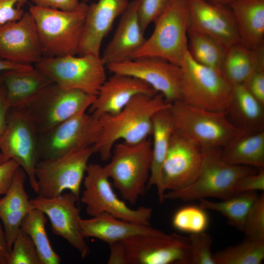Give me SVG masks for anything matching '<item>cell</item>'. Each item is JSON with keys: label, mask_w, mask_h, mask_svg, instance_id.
<instances>
[{"label": "cell", "mask_w": 264, "mask_h": 264, "mask_svg": "<svg viewBox=\"0 0 264 264\" xmlns=\"http://www.w3.org/2000/svg\"><path fill=\"white\" fill-rule=\"evenodd\" d=\"M171 104L159 93L141 94L134 97L118 113L99 117L101 133L94 145L96 153L103 161H107L119 140L133 144L148 138L152 132L153 116Z\"/></svg>", "instance_id": "obj_1"}, {"label": "cell", "mask_w": 264, "mask_h": 264, "mask_svg": "<svg viewBox=\"0 0 264 264\" xmlns=\"http://www.w3.org/2000/svg\"><path fill=\"white\" fill-rule=\"evenodd\" d=\"M88 6L81 2L77 9L71 11L30 6L43 57L78 54Z\"/></svg>", "instance_id": "obj_2"}, {"label": "cell", "mask_w": 264, "mask_h": 264, "mask_svg": "<svg viewBox=\"0 0 264 264\" xmlns=\"http://www.w3.org/2000/svg\"><path fill=\"white\" fill-rule=\"evenodd\" d=\"M169 110L175 131L202 152L225 147L242 132L230 121L226 111L198 108L182 100L171 103Z\"/></svg>", "instance_id": "obj_3"}, {"label": "cell", "mask_w": 264, "mask_h": 264, "mask_svg": "<svg viewBox=\"0 0 264 264\" xmlns=\"http://www.w3.org/2000/svg\"><path fill=\"white\" fill-rule=\"evenodd\" d=\"M109 264H188V238L163 231L109 245Z\"/></svg>", "instance_id": "obj_4"}, {"label": "cell", "mask_w": 264, "mask_h": 264, "mask_svg": "<svg viewBox=\"0 0 264 264\" xmlns=\"http://www.w3.org/2000/svg\"><path fill=\"white\" fill-rule=\"evenodd\" d=\"M150 137L137 143H116L109 163L104 168L122 198L135 204L147 189L152 162Z\"/></svg>", "instance_id": "obj_5"}, {"label": "cell", "mask_w": 264, "mask_h": 264, "mask_svg": "<svg viewBox=\"0 0 264 264\" xmlns=\"http://www.w3.org/2000/svg\"><path fill=\"white\" fill-rule=\"evenodd\" d=\"M220 149L203 152L201 168L196 180L184 189L166 192L164 200L187 202L208 198L224 199L235 195L234 188L238 181L258 171L253 167L225 162L220 157Z\"/></svg>", "instance_id": "obj_6"}, {"label": "cell", "mask_w": 264, "mask_h": 264, "mask_svg": "<svg viewBox=\"0 0 264 264\" xmlns=\"http://www.w3.org/2000/svg\"><path fill=\"white\" fill-rule=\"evenodd\" d=\"M181 99L192 106L213 111H226L233 86L220 70L196 62L188 51L180 65Z\"/></svg>", "instance_id": "obj_7"}, {"label": "cell", "mask_w": 264, "mask_h": 264, "mask_svg": "<svg viewBox=\"0 0 264 264\" xmlns=\"http://www.w3.org/2000/svg\"><path fill=\"white\" fill-rule=\"evenodd\" d=\"M151 36L133 58L154 56L179 66L188 51L189 19L185 0H175L154 22Z\"/></svg>", "instance_id": "obj_8"}, {"label": "cell", "mask_w": 264, "mask_h": 264, "mask_svg": "<svg viewBox=\"0 0 264 264\" xmlns=\"http://www.w3.org/2000/svg\"><path fill=\"white\" fill-rule=\"evenodd\" d=\"M34 66L62 88L95 96L107 79L101 56L92 54L43 57Z\"/></svg>", "instance_id": "obj_9"}, {"label": "cell", "mask_w": 264, "mask_h": 264, "mask_svg": "<svg viewBox=\"0 0 264 264\" xmlns=\"http://www.w3.org/2000/svg\"><path fill=\"white\" fill-rule=\"evenodd\" d=\"M95 97L81 90L65 89L53 83L19 108L27 112L39 136L63 122L86 112Z\"/></svg>", "instance_id": "obj_10"}, {"label": "cell", "mask_w": 264, "mask_h": 264, "mask_svg": "<svg viewBox=\"0 0 264 264\" xmlns=\"http://www.w3.org/2000/svg\"><path fill=\"white\" fill-rule=\"evenodd\" d=\"M84 178L85 190L80 198L86 212L91 217L108 213L119 219L143 224H151V208L129 207L114 192L110 179L103 166L88 164Z\"/></svg>", "instance_id": "obj_11"}, {"label": "cell", "mask_w": 264, "mask_h": 264, "mask_svg": "<svg viewBox=\"0 0 264 264\" xmlns=\"http://www.w3.org/2000/svg\"><path fill=\"white\" fill-rule=\"evenodd\" d=\"M94 153L92 146L59 157L39 160L35 171L38 196L52 198L69 190L80 198L88 162Z\"/></svg>", "instance_id": "obj_12"}, {"label": "cell", "mask_w": 264, "mask_h": 264, "mask_svg": "<svg viewBox=\"0 0 264 264\" xmlns=\"http://www.w3.org/2000/svg\"><path fill=\"white\" fill-rule=\"evenodd\" d=\"M39 135L30 117L22 108H10L6 126L0 135V152L17 162L25 172L31 188L38 194L35 167L39 160Z\"/></svg>", "instance_id": "obj_13"}, {"label": "cell", "mask_w": 264, "mask_h": 264, "mask_svg": "<svg viewBox=\"0 0 264 264\" xmlns=\"http://www.w3.org/2000/svg\"><path fill=\"white\" fill-rule=\"evenodd\" d=\"M100 133L98 118L86 112L77 114L39 136V160L59 157L94 146Z\"/></svg>", "instance_id": "obj_14"}, {"label": "cell", "mask_w": 264, "mask_h": 264, "mask_svg": "<svg viewBox=\"0 0 264 264\" xmlns=\"http://www.w3.org/2000/svg\"><path fill=\"white\" fill-rule=\"evenodd\" d=\"M203 156L201 149L175 130L162 165L157 191L160 203L166 192L184 189L199 173Z\"/></svg>", "instance_id": "obj_15"}, {"label": "cell", "mask_w": 264, "mask_h": 264, "mask_svg": "<svg viewBox=\"0 0 264 264\" xmlns=\"http://www.w3.org/2000/svg\"><path fill=\"white\" fill-rule=\"evenodd\" d=\"M106 66L112 73L129 75L145 82L168 103L181 99V68L164 59L143 56Z\"/></svg>", "instance_id": "obj_16"}, {"label": "cell", "mask_w": 264, "mask_h": 264, "mask_svg": "<svg viewBox=\"0 0 264 264\" xmlns=\"http://www.w3.org/2000/svg\"><path fill=\"white\" fill-rule=\"evenodd\" d=\"M79 199L69 192L52 198L38 196L30 200L34 208L49 218L52 232L66 240L84 259L89 254L90 249L82 232L80 209L76 205Z\"/></svg>", "instance_id": "obj_17"}, {"label": "cell", "mask_w": 264, "mask_h": 264, "mask_svg": "<svg viewBox=\"0 0 264 264\" xmlns=\"http://www.w3.org/2000/svg\"><path fill=\"white\" fill-rule=\"evenodd\" d=\"M189 15V29L213 39L226 50L240 43L229 5L205 0H185Z\"/></svg>", "instance_id": "obj_18"}, {"label": "cell", "mask_w": 264, "mask_h": 264, "mask_svg": "<svg viewBox=\"0 0 264 264\" xmlns=\"http://www.w3.org/2000/svg\"><path fill=\"white\" fill-rule=\"evenodd\" d=\"M43 54L34 20L26 12L19 20L0 25V58L34 66Z\"/></svg>", "instance_id": "obj_19"}, {"label": "cell", "mask_w": 264, "mask_h": 264, "mask_svg": "<svg viewBox=\"0 0 264 264\" xmlns=\"http://www.w3.org/2000/svg\"><path fill=\"white\" fill-rule=\"evenodd\" d=\"M158 92L145 82L133 77L113 73L101 87L89 107L90 114L97 118L120 112L135 96L154 95Z\"/></svg>", "instance_id": "obj_20"}, {"label": "cell", "mask_w": 264, "mask_h": 264, "mask_svg": "<svg viewBox=\"0 0 264 264\" xmlns=\"http://www.w3.org/2000/svg\"><path fill=\"white\" fill-rule=\"evenodd\" d=\"M129 3L128 0H98L88 5L77 55L100 56V48L104 38Z\"/></svg>", "instance_id": "obj_21"}, {"label": "cell", "mask_w": 264, "mask_h": 264, "mask_svg": "<svg viewBox=\"0 0 264 264\" xmlns=\"http://www.w3.org/2000/svg\"><path fill=\"white\" fill-rule=\"evenodd\" d=\"M141 0H132L121 14L115 32L105 48L101 59L106 66L133 59L146 39L138 16Z\"/></svg>", "instance_id": "obj_22"}, {"label": "cell", "mask_w": 264, "mask_h": 264, "mask_svg": "<svg viewBox=\"0 0 264 264\" xmlns=\"http://www.w3.org/2000/svg\"><path fill=\"white\" fill-rule=\"evenodd\" d=\"M82 232L86 238L93 237L109 245L139 235H151L162 231L152 227L117 218L108 213L82 219Z\"/></svg>", "instance_id": "obj_23"}, {"label": "cell", "mask_w": 264, "mask_h": 264, "mask_svg": "<svg viewBox=\"0 0 264 264\" xmlns=\"http://www.w3.org/2000/svg\"><path fill=\"white\" fill-rule=\"evenodd\" d=\"M229 6L241 43L253 50L264 46V0H235Z\"/></svg>", "instance_id": "obj_24"}, {"label": "cell", "mask_w": 264, "mask_h": 264, "mask_svg": "<svg viewBox=\"0 0 264 264\" xmlns=\"http://www.w3.org/2000/svg\"><path fill=\"white\" fill-rule=\"evenodd\" d=\"M2 79L10 108L23 107L53 83L34 66L29 70L2 72Z\"/></svg>", "instance_id": "obj_25"}, {"label": "cell", "mask_w": 264, "mask_h": 264, "mask_svg": "<svg viewBox=\"0 0 264 264\" xmlns=\"http://www.w3.org/2000/svg\"><path fill=\"white\" fill-rule=\"evenodd\" d=\"M226 114L230 121L243 132L264 130V106L249 92L243 84L233 86Z\"/></svg>", "instance_id": "obj_26"}, {"label": "cell", "mask_w": 264, "mask_h": 264, "mask_svg": "<svg viewBox=\"0 0 264 264\" xmlns=\"http://www.w3.org/2000/svg\"><path fill=\"white\" fill-rule=\"evenodd\" d=\"M220 157L227 163L263 169L264 168V131L242 132L220 149Z\"/></svg>", "instance_id": "obj_27"}, {"label": "cell", "mask_w": 264, "mask_h": 264, "mask_svg": "<svg viewBox=\"0 0 264 264\" xmlns=\"http://www.w3.org/2000/svg\"><path fill=\"white\" fill-rule=\"evenodd\" d=\"M264 46L253 50L240 42L226 50L221 71L232 86L244 84L256 70L264 67Z\"/></svg>", "instance_id": "obj_28"}, {"label": "cell", "mask_w": 264, "mask_h": 264, "mask_svg": "<svg viewBox=\"0 0 264 264\" xmlns=\"http://www.w3.org/2000/svg\"><path fill=\"white\" fill-rule=\"evenodd\" d=\"M169 108L159 110L153 117L152 162L147 190L158 185L161 168L175 130Z\"/></svg>", "instance_id": "obj_29"}, {"label": "cell", "mask_w": 264, "mask_h": 264, "mask_svg": "<svg viewBox=\"0 0 264 264\" xmlns=\"http://www.w3.org/2000/svg\"><path fill=\"white\" fill-rule=\"evenodd\" d=\"M46 215L41 210L34 208L23 219L21 229L32 239L41 264H59L61 258L52 248L45 230Z\"/></svg>", "instance_id": "obj_30"}, {"label": "cell", "mask_w": 264, "mask_h": 264, "mask_svg": "<svg viewBox=\"0 0 264 264\" xmlns=\"http://www.w3.org/2000/svg\"><path fill=\"white\" fill-rule=\"evenodd\" d=\"M258 197L255 192H245L220 201L201 199L199 200V206L206 210L220 213L226 218L230 225L243 231L247 214Z\"/></svg>", "instance_id": "obj_31"}, {"label": "cell", "mask_w": 264, "mask_h": 264, "mask_svg": "<svg viewBox=\"0 0 264 264\" xmlns=\"http://www.w3.org/2000/svg\"><path fill=\"white\" fill-rule=\"evenodd\" d=\"M188 51L198 63L221 71L226 50L213 39L189 28Z\"/></svg>", "instance_id": "obj_32"}, {"label": "cell", "mask_w": 264, "mask_h": 264, "mask_svg": "<svg viewBox=\"0 0 264 264\" xmlns=\"http://www.w3.org/2000/svg\"><path fill=\"white\" fill-rule=\"evenodd\" d=\"M215 264H260L264 260V242L248 238L214 254Z\"/></svg>", "instance_id": "obj_33"}, {"label": "cell", "mask_w": 264, "mask_h": 264, "mask_svg": "<svg viewBox=\"0 0 264 264\" xmlns=\"http://www.w3.org/2000/svg\"><path fill=\"white\" fill-rule=\"evenodd\" d=\"M27 176L24 170L19 167L5 196L0 198V217L7 213L34 208L24 188Z\"/></svg>", "instance_id": "obj_34"}, {"label": "cell", "mask_w": 264, "mask_h": 264, "mask_svg": "<svg viewBox=\"0 0 264 264\" xmlns=\"http://www.w3.org/2000/svg\"><path fill=\"white\" fill-rule=\"evenodd\" d=\"M206 211L199 205L182 207L173 217V226L180 232L190 234L204 232L209 223V217Z\"/></svg>", "instance_id": "obj_35"}, {"label": "cell", "mask_w": 264, "mask_h": 264, "mask_svg": "<svg viewBox=\"0 0 264 264\" xmlns=\"http://www.w3.org/2000/svg\"><path fill=\"white\" fill-rule=\"evenodd\" d=\"M6 264H41L32 239L21 229L14 241Z\"/></svg>", "instance_id": "obj_36"}, {"label": "cell", "mask_w": 264, "mask_h": 264, "mask_svg": "<svg viewBox=\"0 0 264 264\" xmlns=\"http://www.w3.org/2000/svg\"><path fill=\"white\" fill-rule=\"evenodd\" d=\"M189 240L188 264H215L211 251L213 240L205 231L191 234Z\"/></svg>", "instance_id": "obj_37"}, {"label": "cell", "mask_w": 264, "mask_h": 264, "mask_svg": "<svg viewBox=\"0 0 264 264\" xmlns=\"http://www.w3.org/2000/svg\"><path fill=\"white\" fill-rule=\"evenodd\" d=\"M246 238L264 242V194L258 196L247 214L243 231Z\"/></svg>", "instance_id": "obj_38"}, {"label": "cell", "mask_w": 264, "mask_h": 264, "mask_svg": "<svg viewBox=\"0 0 264 264\" xmlns=\"http://www.w3.org/2000/svg\"><path fill=\"white\" fill-rule=\"evenodd\" d=\"M175 0H141L138 16L142 30L145 32L150 24L154 22Z\"/></svg>", "instance_id": "obj_39"}, {"label": "cell", "mask_w": 264, "mask_h": 264, "mask_svg": "<svg viewBox=\"0 0 264 264\" xmlns=\"http://www.w3.org/2000/svg\"><path fill=\"white\" fill-rule=\"evenodd\" d=\"M27 0H0V25L20 19Z\"/></svg>", "instance_id": "obj_40"}, {"label": "cell", "mask_w": 264, "mask_h": 264, "mask_svg": "<svg viewBox=\"0 0 264 264\" xmlns=\"http://www.w3.org/2000/svg\"><path fill=\"white\" fill-rule=\"evenodd\" d=\"M264 190V170L244 176L239 179L234 188V195L245 192H255Z\"/></svg>", "instance_id": "obj_41"}, {"label": "cell", "mask_w": 264, "mask_h": 264, "mask_svg": "<svg viewBox=\"0 0 264 264\" xmlns=\"http://www.w3.org/2000/svg\"><path fill=\"white\" fill-rule=\"evenodd\" d=\"M243 84L249 92L264 106V67L256 70Z\"/></svg>", "instance_id": "obj_42"}, {"label": "cell", "mask_w": 264, "mask_h": 264, "mask_svg": "<svg viewBox=\"0 0 264 264\" xmlns=\"http://www.w3.org/2000/svg\"><path fill=\"white\" fill-rule=\"evenodd\" d=\"M19 167V164L12 159L0 164V195L6 193L15 173Z\"/></svg>", "instance_id": "obj_43"}, {"label": "cell", "mask_w": 264, "mask_h": 264, "mask_svg": "<svg viewBox=\"0 0 264 264\" xmlns=\"http://www.w3.org/2000/svg\"><path fill=\"white\" fill-rule=\"evenodd\" d=\"M37 6L71 11L77 9L81 2L79 0H31Z\"/></svg>", "instance_id": "obj_44"}, {"label": "cell", "mask_w": 264, "mask_h": 264, "mask_svg": "<svg viewBox=\"0 0 264 264\" xmlns=\"http://www.w3.org/2000/svg\"><path fill=\"white\" fill-rule=\"evenodd\" d=\"M10 109L6 98L5 88L2 82L0 84V135L6 128L7 114Z\"/></svg>", "instance_id": "obj_45"}, {"label": "cell", "mask_w": 264, "mask_h": 264, "mask_svg": "<svg viewBox=\"0 0 264 264\" xmlns=\"http://www.w3.org/2000/svg\"><path fill=\"white\" fill-rule=\"evenodd\" d=\"M34 66L16 64L0 58V73L11 70H26Z\"/></svg>", "instance_id": "obj_46"}, {"label": "cell", "mask_w": 264, "mask_h": 264, "mask_svg": "<svg viewBox=\"0 0 264 264\" xmlns=\"http://www.w3.org/2000/svg\"><path fill=\"white\" fill-rule=\"evenodd\" d=\"M3 230L0 224V259L3 262L4 264H6L9 255Z\"/></svg>", "instance_id": "obj_47"}, {"label": "cell", "mask_w": 264, "mask_h": 264, "mask_svg": "<svg viewBox=\"0 0 264 264\" xmlns=\"http://www.w3.org/2000/svg\"><path fill=\"white\" fill-rule=\"evenodd\" d=\"M210 2L217 4H221L224 5H229L233 1L235 0H205Z\"/></svg>", "instance_id": "obj_48"}, {"label": "cell", "mask_w": 264, "mask_h": 264, "mask_svg": "<svg viewBox=\"0 0 264 264\" xmlns=\"http://www.w3.org/2000/svg\"><path fill=\"white\" fill-rule=\"evenodd\" d=\"M7 160H8L6 159V158L0 152V164L3 163Z\"/></svg>", "instance_id": "obj_49"}, {"label": "cell", "mask_w": 264, "mask_h": 264, "mask_svg": "<svg viewBox=\"0 0 264 264\" xmlns=\"http://www.w3.org/2000/svg\"><path fill=\"white\" fill-rule=\"evenodd\" d=\"M2 73H0V84L2 83Z\"/></svg>", "instance_id": "obj_50"}, {"label": "cell", "mask_w": 264, "mask_h": 264, "mask_svg": "<svg viewBox=\"0 0 264 264\" xmlns=\"http://www.w3.org/2000/svg\"><path fill=\"white\" fill-rule=\"evenodd\" d=\"M0 264H4L3 262L0 259Z\"/></svg>", "instance_id": "obj_51"}, {"label": "cell", "mask_w": 264, "mask_h": 264, "mask_svg": "<svg viewBox=\"0 0 264 264\" xmlns=\"http://www.w3.org/2000/svg\"><path fill=\"white\" fill-rule=\"evenodd\" d=\"M82 0V2H86L87 1H88V0Z\"/></svg>", "instance_id": "obj_52"}]
</instances>
